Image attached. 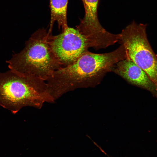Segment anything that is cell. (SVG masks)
Here are the masks:
<instances>
[{"label": "cell", "mask_w": 157, "mask_h": 157, "mask_svg": "<svg viewBox=\"0 0 157 157\" xmlns=\"http://www.w3.org/2000/svg\"><path fill=\"white\" fill-rule=\"evenodd\" d=\"M127 58L122 44L108 53L97 54L88 51L73 63L54 72L49 82L54 91L60 96L77 88L95 87L108 72L112 71L118 62Z\"/></svg>", "instance_id": "1"}, {"label": "cell", "mask_w": 157, "mask_h": 157, "mask_svg": "<svg viewBox=\"0 0 157 157\" xmlns=\"http://www.w3.org/2000/svg\"><path fill=\"white\" fill-rule=\"evenodd\" d=\"M99 0H84L85 15L77 29L87 37L95 45L106 43L109 40L110 32L101 25L98 18L97 9Z\"/></svg>", "instance_id": "6"}, {"label": "cell", "mask_w": 157, "mask_h": 157, "mask_svg": "<svg viewBox=\"0 0 157 157\" xmlns=\"http://www.w3.org/2000/svg\"><path fill=\"white\" fill-rule=\"evenodd\" d=\"M147 26L133 21L119 34V41L125 47L127 58L146 73L157 90V57L148 40Z\"/></svg>", "instance_id": "4"}, {"label": "cell", "mask_w": 157, "mask_h": 157, "mask_svg": "<svg viewBox=\"0 0 157 157\" xmlns=\"http://www.w3.org/2000/svg\"><path fill=\"white\" fill-rule=\"evenodd\" d=\"M55 101L40 78L10 69L0 72V105L13 113L27 106L40 109L45 103Z\"/></svg>", "instance_id": "2"}, {"label": "cell", "mask_w": 157, "mask_h": 157, "mask_svg": "<svg viewBox=\"0 0 157 157\" xmlns=\"http://www.w3.org/2000/svg\"><path fill=\"white\" fill-rule=\"evenodd\" d=\"M52 49L62 67L76 61L92 47L87 38L77 29L68 26L61 33L50 37Z\"/></svg>", "instance_id": "5"}, {"label": "cell", "mask_w": 157, "mask_h": 157, "mask_svg": "<svg viewBox=\"0 0 157 157\" xmlns=\"http://www.w3.org/2000/svg\"><path fill=\"white\" fill-rule=\"evenodd\" d=\"M68 0H50L51 19L48 32L51 33L55 22L58 24V28L62 31L68 27L67 22V9Z\"/></svg>", "instance_id": "8"}, {"label": "cell", "mask_w": 157, "mask_h": 157, "mask_svg": "<svg viewBox=\"0 0 157 157\" xmlns=\"http://www.w3.org/2000/svg\"><path fill=\"white\" fill-rule=\"evenodd\" d=\"M51 34L44 28L34 33L26 42L24 49L7 61L10 69L33 75L46 81L62 67L51 47Z\"/></svg>", "instance_id": "3"}, {"label": "cell", "mask_w": 157, "mask_h": 157, "mask_svg": "<svg viewBox=\"0 0 157 157\" xmlns=\"http://www.w3.org/2000/svg\"><path fill=\"white\" fill-rule=\"evenodd\" d=\"M112 72L129 83L147 90L157 98L156 87L146 73L128 58L118 62Z\"/></svg>", "instance_id": "7"}, {"label": "cell", "mask_w": 157, "mask_h": 157, "mask_svg": "<svg viewBox=\"0 0 157 157\" xmlns=\"http://www.w3.org/2000/svg\"><path fill=\"white\" fill-rule=\"evenodd\" d=\"M82 1L83 3V2L84 1V0H82Z\"/></svg>", "instance_id": "9"}]
</instances>
